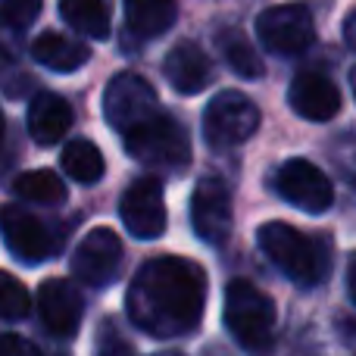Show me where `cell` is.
Masks as SVG:
<instances>
[{
    "label": "cell",
    "instance_id": "1",
    "mask_svg": "<svg viewBox=\"0 0 356 356\" xmlns=\"http://www.w3.org/2000/svg\"><path fill=\"white\" fill-rule=\"evenodd\" d=\"M125 309L150 338H181L197 332L207 309V272L181 257L147 259L131 278Z\"/></svg>",
    "mask_w": 356,
    "mask_h": 356
},
{
    "label": "cell",
    "instance_id": "5",
    "mask_svg": "<svg viewBox=\"0 0 356 356\" xmlns=\"http://www.w3.org/2000/svg\"><path fill=\"white\" fill-rule=\"evenodd\" d=\"M259 129V110L247 94L222 91L203 110V138L209 147H238Z\"/></svg>",
    "mask_w": 356,
    "mask_h": 356
},
{
    "label": "cell",
    "instance_id": "17",
    "mask_svg": "<svg viewBox=\"0 0 356 356\" xmlns=\"http://www.w3.org/2000/svg\"><path fill=\"white\" fill-rule=\"evenodd\" d=\"M31 56H35V63L54 69V72H75L79 66H85L91 60V47L60 35V31H44L31 44Z\"/></svg>",
    "mask_w": 356,
    "mask_h": 356
},
{
    "label": "cell",
    "instance_id": "27",
    "mask_svg": "<svg viewBox=\"0 0 356 356\" xmlns=\"http://www.w3.org/2000/svg\"><path fill=\"white\" fill-rule=\"evenodd\" d=\"M344 38H347V44L356 50V10L347 16V22H344Z\"/></svg>",
    "mask_w": 356,
    "mask_h": 356
},
{
    "label": "cell",
    "instance_id": "25",
    "mask_svg": "<svg viewBox=\"0 0 356 356\" xmlns=\"http://www.w3.org/2000/svg\"><path fill=\"white\" fill-rule=\"evenodd\" d=\"M0 356H41V350L22 334L0 332Z\"/></svg>",
    "mask_w": 356,
    "mask_h": 356
},
{
    "label": "cell",
    "instance_id": "22",
    "mask_svg": "<svg viewBox=\"0 0 356 356\" xmlns=\"http://www.w3.org/2000/svg\"><path fill=\"white\" fill-rule=\"evenodd\" d=\"M219 47H222V54H225L228 66L238 75H244V79H259V75H263V56L257 54V47H253L241 31H225V35L219 38Z\"/></svg>",
    "mask_w": 356,
    "mask_h": 356
},
{
    "label": "cell",
    "instance_id": "28",
    "mask_svg": "<svg viewBox=\"0 0 356 356\" xmlns=\"http://www.w3.org/2000/svg\"><path fill=\"white\" fill-rule=\"evenodd\" d=\"M3 135H6V119H3V113H0V144H3Z\"/></svg>",
    "mask_w": 356,
    "mask_h": 356
},
{
    "label": "cell",
    "instance_id": "2",
    "mask_svg": "<svg viewBox=\"0 0 356 356\" xmlns=\"http://www.w3.org/2000/svg\"><path fill=\"white\" fill-rule=\"evenodd\" d=\"M263 253L300 288L322 284L332 266V250L325 238H309L288 222H266L257 232Z\"/></svg>",
    "mask_w": 356,
    "mask_h": 356
},
{
    "label": "cell",
    "instance_id": "14",
    "mask_svg": "<svg viewBox=\"0 0 356 356\" xmlns=\"http://www.w3.org/2000/svg\"><path fill=\"white\" fill-rule=\"evenodd\" d=\"M291 110L297 116L309 119V122H328V119L338 116L341 110V91L328 75L316 72V69H307L300 72L294 81H291Z\"/></svg>",
    "mask_w": 356,
    "mask_h": 356
},
{
    "label": "cell",
    "instance_id": "23",
    "mask_svg": "<svg viewBox=\"0 0 356 356\" xmlns=\"http://www.w3.org/2000/svg\"><path fill=\"white\" fill-rule=\"evenodd\" d=\"M31 309V297H29V288L19 282L13 272H3L0 269V319H25Z\"/></svg>",
    "mask_w": 356,
    "mask_h": 356
},
{
    "label": "cell",
    "instance_id": "20",
    "mask_svg": "<svg viewBox=\"0 0 356 356\" xmlns=\"http://www.w3.org/2000/svg\"><path fill=\"white\" fill-rule=\"evenodd\" d=\"M60 166H63V172H66L69 178H75V181H81V184L100 181L104 172H106V163H104L100 147L97 144H91V141H85V138L69 141L66 147H63Z\"/></svg>",
    "mask_w": 356,
    "mask_h": 356
},
{
    "label": "cell",
    "instance_id": "3",
    "mask_svg": "<svg viewBox=\"0 0 356 356\" xmlns=\"http://www.w3.org/2000/svg\"><path fill=\"white\" fill-rule=\"evenodd\" d=\"M225 328L247 353L266 356L275 344V303L269 294L247 278H234L225 288V307H222Z\"/></svg>",
    "mask_w": 356,
    "mask_h": 356
},
{
    "label": "cell",
    "instance_id": "6",
    "mask_svg": "<svg viewBox=\"0 0 356 356\" xmlns=\"http://www.w3.org/2000/svg\"><path fill=\"white\" fill-rule=\"evenodd\" d=\"M154 113H160L156 91L147 79L135 72H119L104 91V116L113 131L129 135L141 122H147Z\"/></svg>",
    "mask_w": 356,
    "mask_h": 356
},
{
    "label": "cell",
    "instance_id": "30",
    "mask_svg": "<svg viewBox=\"0 0 356 356\" xmlns=\"http://www.w3.org/2000/svg\"><path fill=\"white\" fill-rule=\"evenodd\" d=\"M154 356H184V353H178V350H163V353H154Z\"/></svg>",
    "mask_w": 356,
    "mask_h": 356
},
{
    "label": "cell",
    "instance_id": "9",
    "mask_svg": "<svg viewBox=\"0 0 356 356\" xmlns=\"http://www.w3.org/2000/svg\"><path fill=\"white\" fill-rule=\"evenodd\" d=\"M275 191L282 200L303 213H325L334 203V188L328 175L309 160H288L275 172Z\"/></svg>",
    "mask_w": 356,
    "mask_h": 356
},
{
    "label": "cell",
    "instance_id": "16",
    "mask_svg": "<svg viewBox=\"0 0 356 356\" xmlns=\"http://www.w3.org/2000/svg\"><path fill=\"white\" fill-rule=\"evenodd\" d=\"M72 125V106L54 91H44L31 100L29 106V135L31 141H38L41 147L60 144L63 135Z\"/></svg>",
    "mask_w": 356,
    "mask_h": 356
},
{
    "label": "cell",
    "instance_id": "13",
    "mask_svg": "<svg viewBox=\"0 0 356 356\" xmlns=\"http://www.w3.org/2000/svg\"><path fill=\"white\" fill-rule=\"evenodd\" d=\"M81 294L72 282L66 278H47L38 288V313L50 334L56 338H72L81 325Z\"/></svg>",
    "mask_w": 356,
    "mask_h": 356
},
{
    "label": "cell",
    "instance_id": "11",
    "mask_svg": "<svg viewBox=\"0 0 356 356\" xmlns=\"http://www.w3.org/2000/svg\"><path fill=\"white\" fill-rule=\"evenodd\" d=\"M191 225L207 244H222L232 234V191L222 178H200L191 194Z\"/></svg>",
    "mask_w": 356,
    "mask_h": 356
},
{
    "label": "cell",
    "instance_id": "24",
    "mask_svg": "<svg viewBox=\"0 0 356 356\" xmlns=\"http://www.w3.org/2000/svg\"><path fill=\"white\" fill-rule=\"evenodd\" d=\"M44 0H0V29L25 31L41 13Z\"/></svg>",
    "mask_w": 356,
    "mask_h": 356
},
{
    "label": "cell",
    "instance_id": "21",
    "mask_svg": "<svg viewBox=\"0 0 356 356\" xmlns=\"http://www.w3.org/2000/svg\"><path fill=\"white\" fill-rule=\"evenodd\" d=\"M13 191L31 203H63L66 200V184H63V178L56 172H50V169L22 172L13 181Z\"/></svg>",
    "mask_w": 356,
    "mask_h": 356
},
{
    "label": "cell",
    "instance_id": "10",
    "mask_svg": "<svg viewBox=\"0 0 356 356\" xmlns=\"http://www.w3.org/2000/svg\"><path fill=\"white\" fill-rule=\"evenodd\" d=\"M119 216L125 228L141 241H154L166 232V200H163V184L156 178H138L125 188L119 200Z\"/></svg>",
    "mask_w": 356,
    "mask_h": 356
},
{
    "label": "cell",
    "instance_id": "15",
    "mask_svg": "<svg viewBox=\"0 0 356 356\" xmlns=\"http://www.w3.org/2000/svg\"><path fill=\"white\" fill-rule=\"evenodd\" d=\"M163 72H166V81L178 94H200L213 81V63L197 44L181 41L166 54Z\"/></svg>",
    "mask_w": 356,
    "mask_h": 356
},
{
    "label": "cell",
    "instance_id": "26",
    "mask_svg": "<svg viewBox=\"0 0 356 356\" xmlns=\"http://www.w3.org/2000/svg\"><path fill=\"white\" fill-rule=\"evenodd\" d=\"M347 291H350V300L356 303V253H350V263H347Z\"/></svg>",
    "mask_w": 356,
    "mask_h": 356
},
{
    "label": "cell",
    "instance_id": "12",
    "mask_svg": "<svg viewBox=\"0 0 356 356\" xmlns=\"http://www.w3.org/2000/svg\"><path fill=\"white\" fill-rule=\"evenodd\" d=\"M0 234H3L6 250L22 263H44L56 250L50 228L29 209L13 207V203L0 207Z\"/></svg>",
    "mask_w": 356,
    "mask_h": 356
},
{
    "label": "cell",
    "instance_id": "7",
    "mask_svg": "<svg viewBox=\"0 0 356 356\" xmlns=\"http://www.w3.org/2000/svg\"><path fill=\"white\" fill-rule=\"evenodd\" d=\"M257 35L263 41V47H269L278 56H294L313 44L316 25L307 6L300 3H282L269 6L259 13L257 19Z\"/></svg>",
    "mask_w": 356,
    "mask_h": 356
},
{
    "label": "cell",
    "instance_id": "19",
    "mask_svg": "<svg viewBox=\"0 0 356 356\" xmlns=\"http://www.w3.org/2000/svg\"><path fill=\"white\" fill-rule=\"evenodd\" d=\"M60 16L91 41L110 38V10L104 0H60Z\"/></svg>",
    "mask_w": 356,
    "mask_h": 356
},
{
    "label": "cell",
    "instance_id": "4",
    "mask_svg": "<svg viewBox=\"0 0 356 356\" xmlns=\"http://www.w3.org/2000/svg\"><path fill=\"white\" fill-rule=\"evenodd\" d=\"M125 138V150L138 163L154 169H181L191 163V141L188 131L178 125L175 116L169 113H154L147 122L131 129Z\"/></svg>",
    "mask_w": 356,
    "mask_h": 356
},
{
    "label": "cell",
    "instance_id": "29",
    "mask_svg": "<svg viewBox=\"0 0 356 356\" xmlns=\"http://www.w3.org/2000/svg\"><path fill=\"white\" fill-rule=\"evenodd\" d=\"M350 88H353V97H356V66L350 69Z\"/></svg>",
    "mask_w": 356,
    "mask_h": 356
},
{
    "label": "cell",
    "instance_id": "8",
    "mask_svg": "<svg viewBox=\"0 0 356 356\" xmlns=\"http://www.w3.org/2000/svg\"><path fill=\"white\" fill-rule=\"evenodd\" d=\"M122 266V241L113 228H91L72 253V272L88 288H106Z\"/></svg>",
    "mask_w": 356,
    "mask_h": 356
},
{
    "label": "cell",
    "instance_id": "18",
    "mask_svg": "<svg viewBox=\"0 0 356 356\" xmlns=\"http://www.w3.org/2000/svg\"><path fill=\"white\" fill-rule=\"evenodd\" d=\"M125 22L138 38H160L175 22V0H125Z\"/></svg>",
    "mask_w": 356,
    "mask_h": 356
}]
</instances>
